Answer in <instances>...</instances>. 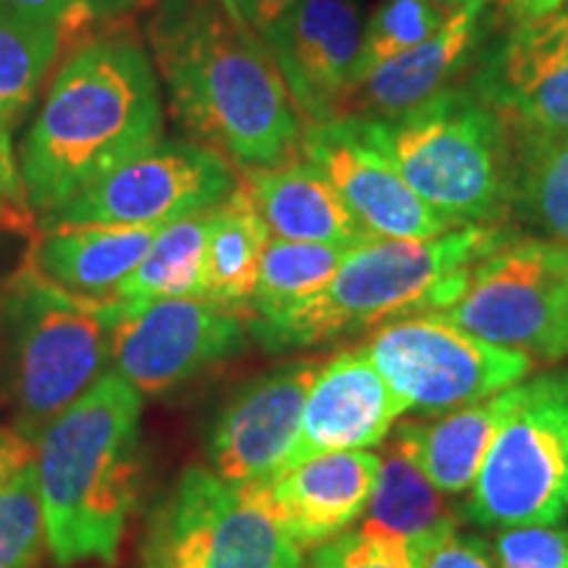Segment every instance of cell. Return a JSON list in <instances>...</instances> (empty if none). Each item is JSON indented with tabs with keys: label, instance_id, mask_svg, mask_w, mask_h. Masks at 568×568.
Returning a JSON list of instances; mask_svg holds the SVG:
<instances>
[{
	"label": "cell",
	"instance_id": "obj_1",
	"mask_svg": "<svg viewBox=\"0 0 568 568\" xmlns=\"http://www.w3.org/2000/svg\"><path fill=\"white\" fill-rule=\"evenodd\" d=\"M145 45L184 132L243 169L295 161L301 111L268 45L230 0H159Z\"/></svg>",
	"mask_w": 568,
	"mask_h": 568
},
{
	"label": "cell",
	"instance_id": "obj_2",
	"mask_svg": "<svg viewBox=\"0 0 568 568\" xmlns=\"http://www.w3.org/2000/svg\"><path fill=\"white\" fill-rule=\"evenodd\" d=\"M159 82L145 40L126 21H103L63 53L17 155L32 216L159 145Z\"/></svg>",
	"mask_w": 568,
	"mask_h": 568
},
{
	"label": "cell",
	"instance_id": "obj_3",
	"mask_svg": "<svg viewBox=\"0 0 568 568\" xmlns=\"http://www.w3.org/2000/svg\"><path fill=\"white\" fill-rule=\"evenodd\" d=\"M34 468L53 564H116L145 474L142 395L105 372L42 429Z\"/></svg>",
	"mask_w": 568,
	"mask_h": 568
},
{
	"label": "cell",
	"instance_id": "obj_4",
	"mask_svg": "<svg viewBox=\"0 0 568 568\" xmlns=\"http://www.w3.org/2000/svg\"><path fill=\"white\" fill-rule=\"evenodd\" d=\"M503 224H466L432 240H368L351 247L322 293L247 332L268 353L308 351L397 316L439 314L456 301L466 272L514 237Z\"/></svg>",
	"mask_w": 568,
	"mask_h": 568
},
{
	"label": "cell",
	"instance_id": "obj_5",
	"mask_svg": "<svg viewBox=\"0 0 568 568\" xmlns=\"http://www.w3.org/2000/svg\"><path fill=\"white\" fill-rule=\"evenodd\" d=\"M408 187L456 226L503 224L514 148L506 124L468 84H450L395 116H347Z\"/></svg>",
	"mask_w": 568,
	"mask_h": 568
},
{
	"label": "cell",
	"instance_id": "obj_6",
	"mask_svg": "<svg viewBox=\"0 0 568 568\" xmlns=\"http://www.w3.org/2000/svg\"><path fill=\"white\" fill-rule=\"evenodd\" d=\"M122 303L82 297L21 266L3 295V335L17 429L38 443L111 364Z\"/></svg>",
	"mask_w": 568,
	"mask_h": 568
},
{
	"label": "cell",
	"instance_id": "obj_7",
	"mask_svg": "<svg viewBox=\"0 0 568 568\" xmlns=\"http://www.w3.org/2000/svg\"><path fill=\"white\" fill-rule=\"evenodd\" d=\"M142 566L303 568V556L268 506V481L234 487L190 466L153 510Z\"/></svg>",
	"mask_w": 568,
	"mask_h": 568
},
{
	"label": "cell",
	"instance_id": "obj_8",
	"mask_svg": "<svg viewBox=\"0 0 568 568\" xmlns=\"http://www.w3.org/2000/svg\"><path fill=\"white\" fill-rule=\"evenodd\" d=\"M485 529L568 518V368L516 385V406L489 447L464 508Z\"/></svg>",
	"mask_w": 568,
	"mask_h": 568
},
{
	"label": "cell",
	"instance_id": "obj_9",
	"mask_svg": "<svg viewBox=\"0 0 568 568\" xmlns=\"http://www.w3.org/2000/svg\"><path fill=\"white\" fill-rule=\"evenodd\" d=\"M439 316L529 358H566L568 245L514 234L468 268L456 301Z\"/></svg>",
	"mask_w": 568,
	"mask_h": 568
},
{
	"label": "cell",
	"instance_id": "obj_10",
	"mask_svg": "<svg viewBox=\"0 0 568 568\" xmlns=\"http://www.w3.org/2000/svg\"><path fill=\"white\" fill-rule=\"evenodd\" d=\"M361 347L406 410L422 414L487 400L535 368L527 353L485 343L429 311L374 326Z\"/></svg>",
	"mask_w": 568,
	"mask_h": 568
},
{
	"label": "cell",
	"instance_id": "obj_11",
	"mask_svg": "<svg viewBox=\"0 0 568 568\" xmlns=\"http://www.w3.org/2000/svg\"><path fill=\"white\" fill-rule=\"evenodd\" d=\"M240 176L216 148L161 140L151 151L84 187L40 219L38 226L122 224L166 226L213 211L234 193Z\"/></svg>",
	"mask_w": 568,
	"mask_h": 568
},
{
	"label": "cell",
	"instance_id": "obj_12",
	"mask_svg": "<svg viewBox=\"0 0 568 568\" xmlns=\"http://www.w3.org/2000/svg\"><path fill=\"white\" fill-rule=\"evenodd\" d=\"M122 303L111 343V372L140 395H163L245 347L251 332L237 311L209 297Z\"/></svg>",
	"mask_w": 568,
	"mask_h": 568
},
{
	"label": "cell",
	"instance_id": "obj_13",
	"mask_svg": "<svg viewBox=\"0 0 568 568\" xmlns=\"http://www.w3.org/2000/svg\"><path fill=\"white\" fill-rule=\"evenodd\" d=\"M506 124L510 148L568 134V3L510 21L468 80Z\"/></svg>",
	"mask_w": 568,
	"mask_h": 568
},
{
	"label": "cell",
	"instance_id": "obj_14",
	"mask_svg": "<svg viewBox=\"0 0 568 568\" xmlns=\"http://www.w3.org/2000/svg\"><path fill=\"white\" fill-rule=\"evenodd\" d=\"M364 30L361 0H297L264 38L305 124L343 116Z\"/></svg>",
	"mask_w": 568,
	"mask_h": 568
},
{
	"label": "cell",
	"instance_id": "obj_15",
	"mask_svg": "<svg viewBox=\"0 0 568 568\" xmlns=\"http://www.w3.org/2000/svg\"><path fill=\"white\" fill-rule=\"evenodd\" d=\"M301 153L335 184L353 216L379 240H432L458 230L432 211L385 153L361 138L351 119L305 124Z\"/></svg>",
	"mask_w": 568,
	"mask_h": 568
},
{
	"label": "cell",
	"instance_id": "obj_16",
	"mask_svg": "<svg viewBox=\"0 0 568 568\" xmlns=\"http://www.w3.org/2000/svg\"><path fill=\"white\" fill-rule=\"evenodd\" d=\"M318 366L316 361H293L255 376L232 395L209 437V456L219 477L234 487L280 477L301 435L305 397Z\"/></svg>",
	"mask_w": 568,
	"mask_h": 568
},
{
	"label": "cell",
	"instance_id": "obj_17",
	"mask_svg": "<svg viewBox=\"0 0 568 568\" xmlns=\"http://www.w3.org/2000/svg\"><path fill=\"white\" fill-rule=\"evenodd\" d=\"M403 414H408L406 406L366 358L364 347L339 353L318 366L305 397L301 435L282 471L326 453L364 450L385 443Z\"/></svg>",
	"mask_w": 568,
	"mask_h": 568
},
{
	"label": "cell",
	"instance_id": "obj_18",
	"mask_svg": "<svg viewBox=\"0 0 568 568\" xmlns=\"http://www.w3.org/2000/svg\"><path fill=\"white\" fill-rule=\"evenodd\" d=\"M379 466L366 450L308 458L268 481V506L297 548H318L366 514Z\"/></svg>",
	"mask_w": 568,
	"mask_h": 568
},
{
	"label": "cell",
	"instance_id": "obj_19",
	"mask_svg": "<svg viewBox=\"0 0 568 568\" xmlns=\"http://www.w3.org/2000/svg\"><path fill=\"white\" fill-rule=\"evenodd\" d=\"M481 13L460 11L422 45L374 67L347 92L339 119L395 116L450 88L479 51Z\"/></svg>",
	"mask_w": 568,
	"mask_h": 568
},
{
	"label": "cell",
	"instance_id": "obj_20",
	"mask_svg": "<svg viewBox=\"0 0 568 568\" xmlns=\"http://www.w3.org/2000/svg\"><path fill=\"white\" fill-rule=\"evenodd\" d=\"M159 232L161 226L122 224L38 226L24 264L67 293L109 301Z\"/></svg>",
	"mask_w": 568,
	"mask_h": 568
},
{
	"label": "cell",
	"instance_id": "obj_21",
	"mask_svg": "<svg viewBox=\"0 0 568 568\" xmlns=\"http://www.w3.org/2000/svg\"><path fill=\"white\" fill-rule=\"evenodd\" d=\"M240 180L272 237L339 247L374 240L347 209L335 184L305 159L274 169H243Z\"/></svg>",
	"mask_w": 568,
	"mask_h": 568
},
{
	"label": "cell",
	"instance_id": "obj_22",
	"mask_svg": "<svg viewBox=\"0 0 568 568\" xmlns=\"http://www.w3.org/2000/svg\"><path fill=\"white\" fill-rule=\"evenodd\" d=\"M514 406L516 385L487 400L447 410L443 416L400 422L393 439L439 493L460 495L474 487L489 447Z\"/></svg>",
	"mask_w": 568,
	"mask_h": 568
},
{
	"label": "cell",
	"instance_id": "obj_23",
	"mask_svg": "<svg viewBox=\"0 0 568 568\" xmlns=\"http://www.w3.org/2000/svg\"><path fill=\"white\" fill-rule=\"evenodd\" d=\"M272 232L240 180L234 193L211 211L205 243L203 297L245 314L258 284L261 258Z\"/></svg>",
	"mask_w": 568,
	"mask_h": 568
},
{
	"label": "cell",
	"instance_id": "obj_24",
	"mask_svg": "<svg viewBox=\"0 0 568 568\" xmlns=\"http://www.w3.org/2000/svg\"><path fill=\"white\" fill-rule=\"evenodd\" d=\"M379 460V477L364 524L406 539L418 552L447 531L458 529V514L445 500V493L432 485L395 439H389L385 458Z\"/></svg>",
	"mask_w": 568,
	"mask_h": 568
},
{
	"label": "cell",
	"instance_id": "obj_25",
	"mask_svg": "<svg viewBox=\"0 0 568 568\" xmlns=\"http://www.w3.org/2000/svg\"><path fill=\"white\" fill-rule=\"evenodd\" d=\"M211 211L161 226L151 251L119 284L113 301L151 303L166 297H203L205 243Z\"/></svg>",
	"mask_w": 568,
	"mask_h": 568
},
{
	"label": "cell",
	"instance_id": "obj_26",
	"mask_svg": "<svg viewBox=\"0 0 568 568\" xmlns=\"http://www.w3.org/2000/svg\"><path fill=\"white\" fill-rule=\"evenodd\" d=\"M508 213L529 237L568 245V134L514 148Z\"/></svg>",
	"mask_w": 568,
	"mask_h": 568
},
{
	"label": "cell",
	"instance_id": "obj_27",
	"mask_svg": "<svg viewBox=\"0 0 568 568\" xmlns=\"http://www.w3.org/2000/svg\"><path fill=\"white\" fill-rule=\"evenodd\" d=\"M63 53L67 38L61 30L0 9V113L11 130L32 111Z\"/></svg>",
	"mask_w": 568,
	"mask_h": 568
},
{
	"label": "cell",
	"instance_id": "obj_28",
	"mask_svg": "<svg viewBox=\"0 0 568 568\" xmlns=\"http://www.w3.org/2000/svg\"><path fill=\"white\" fill-rule=\"evenodd\" d=\"M351 247L293 243V240H268L261 258L258 284L251 301V322H264L284 314L293 305L322 293L337 268L343 266Z\"/></svg>",
	"mask_w": 568,
	"mask_h": 568
},
{
	"label": "cell",
	"instance_id": "obj_29",
	"mask_svg": "<svg viewBox=\"0 0 568 568\" xmlns=\"http://www.w3.org/2000/svg\"><path fill=\"white\" fill-rule=\"evenodd\" d=\"M447 21H450V13L432 0H382L366 19L364 48H361L353 84L379 63L422 45L443 30Z\"/></svg>",
	"mask_w": 568,
	"mask_h": 568
},
{
	"label": "cell",
	"instance_id": "obj_30",
	"mask_svg": "<svg viewBox=\"0 0 568 568\" xmlns=\"http://www.w3.org/2000/svg\"><path fill=\"white\" fill-rule=\"evenodd\" d=\"M48 550L38 468H27L0 487V568H34Z\"/></svg>",
	"mask_w": 568,
	"mask_h": 568
},
{
	"label": "cell",
	"instance_id": "obj_31",
	"mask_svg": "<svg viewBox=\"0 0 568 568\" xmlns=\"http://www.w3.org/2000/svg\"><path fill=\"white\" fill-rule=\"evenodd\" d=\"M422 552L406 539L364 524L361 529L318 545L311 568H418Z\"/></svg>",
	"mask_w": 568,
	"mask_h": 568
},
{
	"label": "cell",
	"instance_id": "obj_32",
	"mask_svg": "<svg viewBox=\"0 0 568 568\" xmlns=\"http://www.w3.org/2000/svg\"><path fill=\"white\" fill-rule=\"evenodd\" d=\"M493 558L497 568H568V529L556 524L500 529Z\"/></svg>",
	"mask_w": 568,
	"mask_h": 568
},
{
	"label": "cell",
	"instance_id": "obj_33",
	"mask_svg": "<svg viewBox=\"0 0 568 568\" xmlns=\"http://www.w3.org/2000/svg\"><path fill=\"white\" fill-rule=\"evenodd\" d=\"M0 9L61 30L67 38V51L88 38L101 21L92 13L88 0H0Z\"/></svg>",
	"mask_w": 568,
	"mask_h": 568
},
{
	"label": "cell",
	"instance_id": "obj_34",
	"mask_svg": "<svg viewBox=\"0 0 568 568\" xmlns=\"http://www.w3.org/2000/svg\"><path fill=\"white\" fill-rule=\"evenodd\" d=\"M418 568H497L487 545L479 537L447 531L422 550Z\"/></svg>",
	"mask_w": 568,
	"mask_h": 568
},
{
	"label": "cell",
	"instance_id": "obj_35",
	"mask_svg": "<svg viewBox=\"0 0 568 568\" xmlns=\"http://www.w3.org/2000/svg\"><path fill=\"white\" fill-rule=\"evenodd\" d=\"M11 132L13 130L6 124L3 113H0V209L9 213L13 224L21 230V226H30L34 216L24 197V184H21Z\"/></svg>",
	"mask_w": 568,
	"mask_h": 568
},
{
	"label": "cell",
	"instance_id": "obj_36",
	"mask_svg": "<svg viewBox=\"0 0 568 568\" xmlns=\"http://www.w3.org/2000/svg\"><path fill=\"white\" fill-rule=\"evenodd\" d=\"M38 445L34 439L21 435L17 426H0V487L11 481L21 468L34 464Z\"/></svg>",
	"mask_w": 568,
	"mask_h": 568
},
{
	"label": "cell",
	"instance_id": "obj_37",
	"mask_svg": "<svg viewBox=\"0 0 568 568\" xmlns=\"http://www.w3.org/2000/svg\"><path fill=\"white\" fill-rule=\"evenodd\" d=\"M237 17L245 21L261 40L293 11L297 0H230Z\"/></svg>",
	"mask_w": 568,
	"mask_h": 568
},
{
	"label": "cell",
	"instance_id": "obj_38",
	"mask_svg": "<svg viewBox=\"0 0 568 568\" xmlns=\"http://www.w3.org/2000/svg\"><path fill=\"white\" fill-rule=\"evenodd\" d=\"M155 3L159 0H88L92 13L101 21H122L138 11H151Z\"/></svg>",
	"mask_w": 568,
	"mask_h": 568
},
{
	"label": "cell",
	"instance_id": "obj_39",
	"mask_svg": "<svg viewBox=\"0 0 568 568\" xmlns=\"http://www.w3.org/2000/svg\"><path fill=\"white\" fill-rule=\"evenodd\" d=\"M564 3H568V0H500V13L508 17L510 24V21L542 17V13L558 9Z\"/></svg>",
	"mask_w": 568,
	"mask_h": 568
},
{
	"label": "cell",
	"instance_id": "obj_40",
	"mask_svg": "<svg viewBox=\"0 0 568 568\" xmlns=\"http://www.w3.org/2000/svg\"><path fill=\"white\" fill-rule=\"evenodd\" d=\"M432 3L450 13V17H456L460 11H485L493 0H432Z\"/></svg>",
	"mask_w": 568,
	"mask_h": 568
}]
</instances>
